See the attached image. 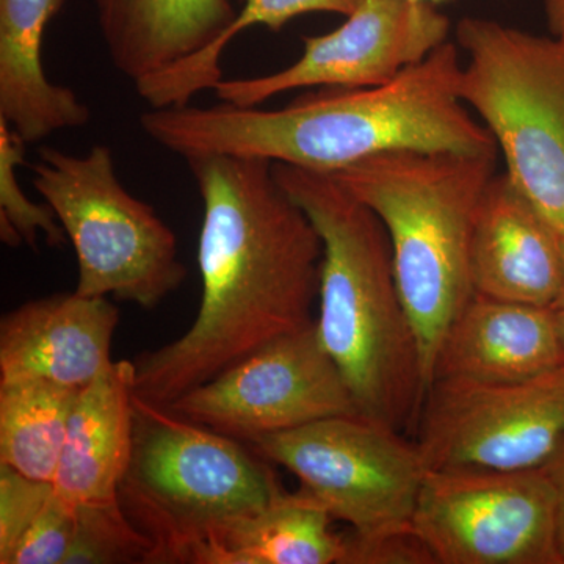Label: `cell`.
<instances>
[{
  "label": "cell",
  "instance_id": "cell-1",
  "mask_svg": "<svg viewBox=\"0 0 564 564\" xmlns=\"http://www.w3.org/2000/svg\"><path fill=\"white\" fill-rule=\"evenodd\" d=\"M203 199L202 303L180 339L137 358L135 393L169 406L285 334L315 322L323 245L273 162L185 159Z\"/></svg>",
  "mask_w": 564,
  "mask_h": 564
},
{
  "label": "cell",
  "instance_id": "cell-2",
  "mask_svg": "<svg viewBox=\"0 0 564 564\" xmlns=\"http://www.w3.org/2000/svg\"><path fill=\"white\" fill-rule=\"evenodd\" d=\"M458 44L445 41L378 87L311 88L282 109L185 106L150 109L143 132L191 159L226 154L334 174L389 151L497 155L496 140L459 96Z\"/></svg>",
  "mask_w": 564,
  "mask_h": 564
},
{
  "label": "cell",
  "instance_id": "cell-3",
  "mask_svg": "<svg viewBox=\"0 0 564 564\" xmlns=\"http://www.w3.org/2000/svg\"><path fill=\"white\" fill-rule=\"evenodd\" d=\"M273 172L321 236L315 325L359 415L415 433L426 393L421 348L397 284L383 221L332 174L274 162Z\"/></svg>",
  "mask_w": 564,
  "mask_h": 564
},
{
  "label": "cell",
  "instance_id": "cell-4",
  "mask_svg": "<svg viewBox=\"0 0 564 564\" xmlns=\"http://www.w3.org/2000/svg\"><path fill=\"white\" fill-rule=\"evenodd\" d=\"M497 155L389 151L332 174L383 221L393 272L413 323L425 388L448 326L474 296L475 210Z\"/></svg>",
  "mask_w": 564,
  "mask_h": 564
},
{
  "label": "cell",
  "instance_id": "cell-5",
  "mask_svg": "<svg viewBox=\"0 0 564 564\" xmlns=\"http://www.w3.org/2000/svg\"><path fill=\"white\" fill-rule=\"evenodd\" d=\"M209 426L135 393L122 510L152 543L148 564H196L203 549L281 491L269 462Z\"/></svg>",
  "mask_w": 564,
  "mask_h": 564
},
{
  "label": "cell",
  "instance_id": "cell-6",
  "mask_svg": "<svg viewBox=\"0 0 564 564\" xmlns=\"http://www.w3.org/2000/svg\"><path fill=\"white\" fill-rule=\"evenodd\" d=\"M463 102L492 133L519 192L564 239V40L484 18L455 29Z\"/></svg>",
  "mask_w": 564,
  "mask_h": 564
},
{
  "label": "cell",
  "instance_id": "cell-7",
  "mask_svg": "<svg viewBox=\"0 0 564 564\" xmlns=\"http://www.w3.org/2000/svg\"><path fill=\"white\" fill-rule=\"evenodd\" d=\"M31 170L76 251L77 293L154 310L187 280L176 234L122 185L109 147L82 155L43 147Z\"/></svg>",
  "mask_w": 564,
  "mask_h": 564
},
{
  "label": "cell",
  "instance_id": "cell-8",
  "mask_svg": "<svg viewBox=\"0 0 564 564\" xmlns=\"http://www.w3.org/2000/svg\"><path fill=\"white\" fill-rule=\"evenodd\" d=\"M295 475L302 489L361 538L413 532L425 464L414 440L362 417L337 415L248 444Z\"/></svg>",
  "mask_w": 564,
  "mask_h": 564
},
{
  "label": "cell",
  "instance_id": "cell-9",
  "mask_svg": "<svg viewBox=\"0 0 564 564\" xmlns=\"http://www.w3.org/2000/svg\"><path fill=\"white\" fill-rule=\"evenodd\" d=\"M411 529L434 564H563L543 467L426 470Z\"/></svg>",
  "mask_w": 564,
  "mask_h": 564
},
{
  "label": "cell",
  "instance_id": "cell-10",
  "mask_svg": "<svg viewBox=\"0 0 564 564\" xmlns=\"http://www.w3.org/2000/svg\"><path fill=\"white\" fill-rule=\"evenodd\" d=\"M564 437V366L508 383L433 381L414 443L426 470L543 467Z\"/></svg>",
  "mask_w": 564,
  "mask_h": 564
},
{
  "label": "cell",
  "instance_id": "cell-11",
  "mask_svg": "<svg viewBox=\"0 0 564 564\" xmlns=\"http://www.w3.org/2000/svg\"><path fill=\"white\" fill-rule=\"evenodd\" d=\"M166 408L245 444L323 419L359 414L315 322L263 345Z\"/></svg>",
  "mask_w": 564,
  "mask_h": 564
},
{
  "label": "cell",
  "instance_id": "cell-12",
  "mask_svg": "<svg viewBox=\"0 0 564 564\" xmlns=\"http://www.w3.org/2000/svg\"><path fill=\"white\" fill-rule=\"evenodd\" d=\"M343 25L304 36L302 57L269 76L223 79L218 101L261 107L274 96L311 88L378 87L422 62L451 33L437 6L419 0H361Z\"/></svg>",
  "mask_w": 564,
  "mask_h": 564
},
{
  "label": "cell",
  "instance_id": "cell-13",
  "mask_svg": "<svg viewBox=\"0 0 564 564\" xmlns=\"http://www.w3.org/2000/svg\"><path fill=\"white\" fill-rule=\"evenodd\" d=\"M120 311L106 296L54 293L0 322V384L50 381L84 389L113 364Z\"/></svg>",
  "mask_w": 564,
  "mask_h": 564
},
{
  "label": "cell",
  "instance_id": "cell-14",
  "mask_svg": "<svg viewBox=\"0 0 564 564\" xmlns=\"http://www.w3.org/2000/svg\"><path fill=\"white\" fill-rule=\"evenodd\" d=\"M474 293L555 307L563 284V237L519 192L494 174L475 210L469 250Z\"/></svg>",
  "mask_w": 564,
  "mask_h": 564
},
{
  "label": "cell",
  "instance_id": "cell-15",
  "mask_svg": "<svg viewBox=\"0 0 564 564\" xmlns=\"http://www.w3.org/2000/svg\"><path fill=\"white\" fill-rule=\"evenodd\" d=\"M562 366L555 307L503 302L474 293L437 348L432 383H508Z\"/></svg>",
  "mask_w": 564,
  "mask_h": 564
},
{
  "label": "cell",
  "instance_id": "cell-16",
  "mask_svg": "<svg viewBox=\"0 0 564 564\" xmlns=\"http://www.w3.org/2000/svg\"><path fill=\"white\" fill-rule=\"evenodd\" d=\"M96 13L115 69L137 85L202 65L239 11L231 0H96Z\"/></svg>",
  "mask_w": 564,
  "mask_h": 564
},
{
  "label": "cell",
  "instance_id": "cell-17",
  "mask_svg": "<svg viewBox=\"0 0 564 564\" xmlns=\"http://www.w3.org/2000/svg\"><path fill=\"white\" fill-rule=\"evenodd\" d=\"M135 364L115 361L77 393L54 478L73 505L118 500L133 447Z\"/></svg>",
  "mask_w": 564,
  "mask_h": 564
},
{
  "label": "cell",
  "instance_id": "cell-18",
  "mask_svg": "<svg viewBox=\"0 0 564 564\" xmlns=\"http://www.w3.org/2000/svg\"><path fill=\"white\" fill-rule=\"evenodd\" d=\"M63 2L0 0V120L28 147L91 118L87 104L44 70V35Z\"/></svg>",
  "mask_w": 564,
  "mask_h": 564
},
{
  "label": "cell",
  "instance_id": "cell-19",
  "mask_svg": "<svg viewBox=\"0 0 564 564\" xmlns=\"http://www.w3.org/2000/svg\"><path fill=\"white\" fill-rule=\"evenodd\" d=\"M333 521L310 492L281 489L210 541L196 564H343L344 534L334 532Z\"/></svg>",
  "mask_w": 564,
  "mask_h": 564
},
{
  "label": "cell",
  "instance_id": "cell-20",
  "mask_svg": "<svg viewBox=\"0 0 564 564\" xmlns=\"http://www.w3.org/2000/svg\"><path fill=\"white\" fill-rule=\"evenodd\" d=\"M79 391L50 381L0 384V463L54 484Z\"/></svg>",
  "mask_w": 564,
  "mask_h": 564
},
{
  "label": "cell",
  "instance_id": "cell-21",
  "mask_svg": "<svg viewBox=\"0 0 564 564\" xmlns=\"http://www.w3.org/2000/svg\"><path fill=\"white\" fill-rule=\"evenodd\" d=\"M361 0H243L242 10L223 36L214 52L195 69L184 76L161 79L152 77L135 85V90L150 109H174L191 106L193 98L204 90H214L225 76L221 57L226 47L240 33L254 25H262L272 32H280L288 22L310 13H336L348 17Z\"/></svg>",
  "mask_w": 564,
  "mask_h": 564
},
{
  "label": "cell",
  "instance_id": "cell-22",
  "mask_svg": "<svg viewBox=\"0 0 564 564\" xmlns=\"http://www.w3.org/2000/svg\"><path fill=\"white\" fill-rule=\"evenodd\" d=\"M25 141L0 120V237L7 247H36L40 234L51 247H62L66 234L50 204H36L25 196L18 170L25 159Z\"/></svg>",
  "mask_w": 564,
  "mask_h": 564
},
{
  "label": "cell",
  "instance_id": "cell-23",
  "mask_svg": "<svg viewBox=\"0 0 564 564\" xmlns=\"http://www.w3.org/2000/svg\"><path fill=\"white\" fill-rule=\"evenodd\" d=\"M152 543L120 500L76 505V532L65 564L150 563Z\"/></svg>",
  "mask_w": 564,
  "mask_h": 564
},
{
  "label": "cell",
  "instance_id": "cell-24",
  "mask_svg": "<svg viewBox=\"0 0 564 564\" xmlns=\"http://www.w3.org/2000/svg\"><path fill=\"white\" fill-rule=\"evenodd\" d=\"M54 492V485L35 480L0 463V564H10L18 544Z\"/></svg>",
  "mask_w": 564,
  "mask_h": 564
},
{
  "label": "cell",
  "instance_id": "cell-25",
  "mask_svg": "<svg viewBox=\"0 0 564 564\" xmlns=\"http://www.w3.org/2000/svg\"><path fill=\"white\" fill-rule=\"evenodd\" d=\"M76 532V505L52 492L18 544L10 564H65Z\"/></svg>",
  "mask_w": 564,
  "mask_h": 564
},
{
  "label": "cell",
  "instance_id": "cell-26",
  "mask_svg": "<svg viewBox=\"0 0 564 564\" xmlns=\"http://www.w3.org/2000/svg\"><path fill=\"white\" fill-rule=\"evenodd\" d=\"M343 564H434L413 532L384 538H361L355 533L344 534Z\"/></svg>",
  "mask_w": 564,
  "mask_h": 564
},
{
  "label": "cell",
  "instance_id": "cell-27",
  "mask_svg": "<svg viewBox=\"0 0 564 564\" xmlns=\"http://www.w3.org/2000/svg\"><path fill=\"white\" fill-rule=\"evenodd\" d=\"M544 474L551 481L556 502V529H558V549L564 564V437L556 445L554 454L543 464Z\"/></svg>",
  "mask_w": 564,
  "mask_h": 564
},
{
  "label": "cell",
  "instance_id": "cell-28",
  "mask_svg": "<svg viewBox=\"0 0 564 564\" xmlns=\"http://www.w3.org/2000/svg\"><path fill=\"white\" fill-rule=\"evenodd\" d=\"M543 7L551 35L564 40V0H543Z\"/></svg>",
  "mask_w": 564,
  "mask_h": 564
},
{
  "label": "cell",
  "instance_id": "cell-29",
  "mask_svg": "<svg viewBox=\"0 0 564 564\" xmlns=\"http://www.w3.org/2000/svg\"><path fill=\"white\" fill-rule=\"evenodd\" d=\"M556 326H558L560 345H562L563 366H564V307H555Z\"/></svg>",
  "mask_w": 564,
  "mask_h": 564
},
{
  "label": "cell",
  "instance_id": "cell-30",
  "mask_svg": "<svg viewBox=\"0 0 564 564\" xmlns=\"http://www.w3.org/2000/svg\"><path fill=\"white\" fill-rule=\"evenodd\" d=\"M555 307H564V239H563V284H562V292H560L558 302H556Z\"/></svg>",
  "mask_w": 564,
  "mask_h": 564
},
{
  "label": "cell",
  "instance_id": "cell-31",
  "mask_svg": "<svg viewBox=\"0 0 564 564\" xmlns=\"http://www.w3.org/2000/svg\"><path fill=\"white\" fill-rule=\"evenodd\" d=\"M419 2H430L433 3V6H443V3H451L455 2V0H419Z\"/></svg>",
  "mask_w": 564,
  "mask_h": 564
}]
</instances>
